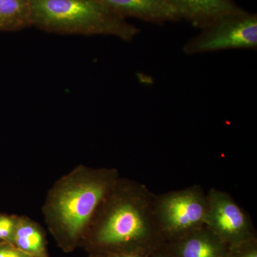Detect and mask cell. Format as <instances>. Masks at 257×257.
Masks as SVG:
<instances>
[{"label": "cell", "instance_id": "1", "mask_svg": "<svg viewBox=\"0 0 257 257\" xmlns=\"http://www.w3.org/2000/svg\"><path fill=\"white\" fill-rule=\"evenodd\" d=\"M155 194L145 184L120 177L101 203L84 241L91 254L150 255L163 244L154 214Z\"/></svg>", "mask_w": 257, "mask_h": 257}, {"label": "cell", "instance_id": "2", "mask_svg": "<svg viewBox=\"0 0 257 257\" xmlns=\"http://www.w3.org/2000/svg\"><path fill=\"white\" fill-rule=\"evenodd\" d=\"M119 177L114 168L79 165L54 184L42 213L64 248L72 249L84 241L96 210Z\"/></svg>", "mask_w": 257, "mask_h": 257}, {"label": "cell", "instance_id": "3", "mask_svg": "<svg viewBox=\"0 0 257 257\" xmlns=\"http://www.w3.org/2000/svg\"><path fill=\"white\" fill-rule=\"evenodd\" d=\"M32 27L58 35L107 36L133 41L135 25L96 0H31Z\"/></svg>", "mask_w": 257, "mask_h": 257}, {"label": "cell", "instance_id": "4", "mask_svg": "<svg viewBox=\"0 0 257 257\" xmlns=\"http://www.w3.org/2000/svg\"><path fill=\"white\" fill-rule=\"evenodd\" d=\"M207 194L201 186L155 194L154 214L163 243L171 242L205 225Z\"/></svg>", "mask_w": 257, "mask_h": 257}, {"label": "cell", "instance_id": "5", "mask_svg": "<svg viewBox=\"0 0 257 257\" xmlns=\"http://www.w3.org/2000/svg\"><path fill=\"white\" fill-rule=\"evenodd\" d=\"M257 15L241 9L216 18L184 44L187 55L229 50H256Z\"/></svg>", "mask_w": 257, "mask_h": 257}, {"label": "cell", "instance_id": "6", "mask_svg": "<svg viewBox=\"0 0 257 257\" xmlns=\"http://www.w3.org/2000/svg\"><path fill=\"white\" fill-rule=\"evenodd\" d=\"M207 194L205 226L230 246L257 238L251 218L229 193L212 188Z\"/></svg>", "mask_w": 257, "mask_h": 257}, {"label": "cell", "instance_id": "7", "mask_svg": "<svg viewBox=\"0 0 257 257\" xmlns=\"http://www.w3.org/2000/svg\"><path fill=\"white\" fill-rule=\"evenodd\" d=\"M162 245L174 257H227L230 248L228 243L205 225Z\"/></svg>", "mask_w": 257, "mask_h": 257}, {"label": "cell", "instance_id": "8", "mask_svg": "<svg viewBox=\"0 0 257 257\" xmlns=\"http://www.w3.org/2000/svg\"><path fill=\"white\" fill-rule=\"evenodd\" d=\"M179 20L202 29L216 18L242 9L234 0H165Z\"/></svg>", "mask_w": 257, "mask_h": 257}, {"label": "cell", "instance_id": "9", "mask_svg": "<svg viewBox=\"0 0 257 257\" xmlns=\"http://www.w3.org/2000/svg\"><path fill=\"white\" fill-rule=\"evenodd\" d=\"M108 9L127 20L135 18L156 25L179 21L165 0H96Z\"/></svg>", "mask_w": 257, "mask_h": 257}, {"label": "cell", "instance_id": "10", "mask_svg": "<svg viewBox=\"0 0 257 257\" xmlns=\"http://www.w3.org/2000/svg\"><path fill=\"white\" fill-rule=\"evenodd\" d=\"M11 243L32 257H47L46 239L42 228L27 216H19Z\"/></svg>", "mask_w": 257, "mask_h": 257}, {"label": "cell", "instance_id": "11", "mask_svg": "<svg viewBox=\"0 0 257 257\" xmlns=\"http://www.w3.org/2000/svg\"><path fill=\"white\" fill-rule=\"evenodd\" d=\"M31 27V0H0V32Z\"/></svg>", "mask_w": 257, "mask_h": 257}, {"label": "cell", "instance_id": "12", "mask_svg": "<svg viewBox=\"0 0 257 257\" xmlns=\"http://www.w3.org/2000/svg\"><path fill=\"white\" fill-rule=\"evenodd\" d=\"M19 216L0 213V242L12 243Z\"/></svg>", "mask_w": 257, "mask_h": 257}, {"label": "cell", "instance_id": "13", "mask_svg": "<svg viewBox=\"0 0 257 257\" xmlns=\"http://www.w3.org/2000/svg\"><path fill=\"white\" fill-rule=\"evenodd\" d=\"M227 257H257V238L230 246Z\"/></svg>", "mask_w": 257, "mask_h": 257}, {"label": "cell", "instance_id": "14", "mask_svg": "<svg viewBox=\"0 0 257 257\" xmlns=\"http://www.w3.org/2000/svg\"><path fill=\"white\" fill-rule=\"evenodd\" d=\"M0 257H32L10 242H0Z\"/></svg>", "mask_w": 257, "mask_h": 257}, {"label": "cell", "instance_id": "15", "mask_svg": "<svg viewBox=\"0 0 257 257\" xmlns=\"http://www.w3.org/2000/svg\"><path fill=\"white\" fill-rule=\"evenodd\" d=\"M92 257H150L149 254L140 253H108L91 254Z\"/></svg>", "mask_w": 257, "mask_h": 257}, {"label": "cell", "instance_id": "16", "mask_svg": "<svg viewBox=\"0 0 257 257\" xmlns=\"http://www.w3.org/2000/svg\"><path fill=\"white\" fill-rule=\"evenodd\" d=\"M150 257H174L165 247L163 245L157 248L150 255Z\"/></svg>", "mask_w": 257, "mask_h": 257}]
</instances>
